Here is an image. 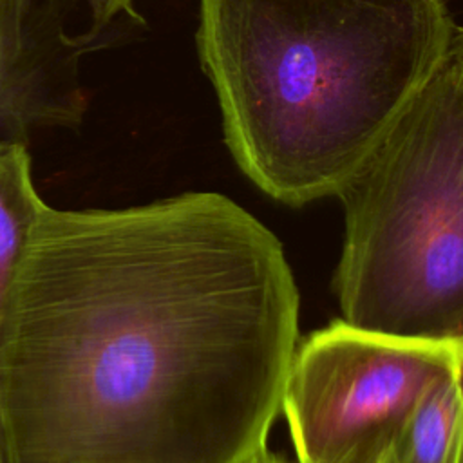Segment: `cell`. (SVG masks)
<instances>
[{"label": "cell", "mask_w": 463, "mask_h": 463, "mask_svg": "<svg viewBox=\"0 0 463 463\" xmlns=\"http://www.w3.org/2000/svg\"><path fill=\"white\" fill-rule=\"evenodd\" d=\"M297 344L282 246L226 195L45 203L0 307V463H241Z\"/></svg>", "instance_id": "1"}, {"label": "cell", "mask_w": 463, "mask_h": 463, "mask_svg": "<svg viewBox=\"0 0 463 463\" xmlns=\"http://www.w3.org/2000/svg\"><path fill=\"white\" fill-rule=\"evenodd\" d=\"M443 0H199L201 67L239 168L300 206L338 195L450 56Z\"/></svg>", "instance_id": "2"}, {"label": "cell", "mask_w": 463, "mask_h": 463, "mask_svg": "<svg viewBox=\"0 0 463 463\" xmlns=\"http://www.w3.org/2000/svg\"><path fill=\"white\" fill-rule=\"evenodd\" d=\"M338 197L342 320L463 344V80L450 60Z\"/></svg>", "instance_id": "3"}, {"label": "cell", "mask_w": 463, "mask_h": 463, "mask_svg": "<svg viewBox=\"0 0 463 463\" xmlns=\"http://www.w3.org/2000/svg\"><path fill=\"white\" fill-rule=\"evenodd\" d=\"M463 344L402 338L345 320L298 340L282 403L298 463H380Z\"/></svg>", "instance_id": "4"}, {"label": "cell", "mask_w": 463, "mask_h": 463, "mask_svg": "<svg viewBox=\"0 0 463 463\" xmlns=\"http://www.w3.org/2000/svg\"><path fill=\"white\" fill-rule=\"evenodd\" d=\"M89 43L67 34L61 0H0V143L81 123L78 67Z\"/></svg>", "instance_id": "5"}, {"label": "cell", "mask_w": 463, "mask_h": 463, "mask_svg": "<svg viewBox=\"0 0 463 463\" xmlns=\"http://www.w3.org/2000/svg\"><path fill=\"white\" fill-rule=\"evenodd\" d=\"M463 445V360L421 394L396 436L394 463H458Z\"/></svg>", "instance_id": "6"}, {"label": "cell", "mask_w": 463, "mask_h": 463, "mask_svg": "<svg viewBox=\"0 0 463 463\" xmlns=\"http://www.w3.org/2000/svg\"><path fill=\"white\" fill-rule=\"evenodd\" d=\"M45 201L36 192L25 143H0V307L27 233Z\"/></svg>", "instance_id": "7"}, {"label": "cell", "mask_w": 463, "mask_h": 463, "mask_svg": "<svg viewBox=\"0 0 463 463\" xmlns=\"http://www.w3.org/2000/svg\"><path fill=\"white\" fill-rule=\"evenodd\" d=\"M87 5L90 9L92 18L90 31L81 34L87 42H92L103 31V27L109 25L119 14H128L139 20L134 9V0H87Z\"/></svg>", "instance_id": "8"}, {"label": "cell", "mask_w": 463, "mask_h": 463, "mask_svg": "<svg viewBox=\"0 0 463 463\" xmlns=\"http://www.w3.org/2000/svg\"><path fill=\"white\" fill-rule=\"evenodd\" d=\"M449 60L454 65V69L458 71L459 78L463 80V27H459V29L456 27V31H454Z\"/></svg>", "instance_id": "9"}, {"label": "cell", "mask_w": 463, "mask_h": 463, "mask_svg": "<svg viewBox=\"0 0 463 463\" xmlns=\"http://www.w3.org/2000/svg\"><path fill=\"white\" fill-rule=\"evenodd\" d=\"M241 463H289L282 458H279L277 454H273L268 445H262L259 447L257 450H253L250 456H246Z\"/></svg>", "instance_id": "10"}, {"label": "cell", "mask_w": 463, "mask_h": 463, "mask_svg": "<svg viewBox=\"0 0 463 463\" xmlns=\"http://www.w3.org/2000/svg\"><path fill=\"white\" fill-rule=\"evenodd\" d=\"M380 463H394V459H392V456H391V449L385 452V456L382 458Z\"/></svg>", "instance_id": "11"}, {"label": "cell", "mask_w": 463, "mask_h": 463, "mask_svg": "<svg viewBox=\"0 0 463 463\" xmlns=\"http://www.w3.org/2000/svg\"><path fill=\"white\" fill-rule=\"evenodd\" d=\"M458 463H463V445H461V452H459V461Z\"/></svg>", "instance_id": "12"}]
</instances>
